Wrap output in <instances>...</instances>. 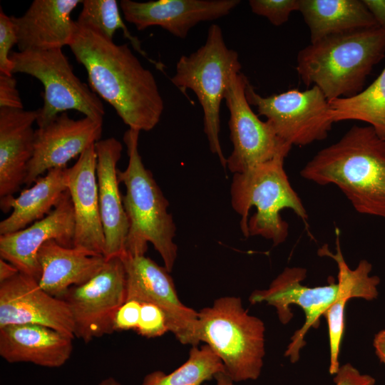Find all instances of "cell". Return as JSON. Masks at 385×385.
<instances>
[{
  "label": "cell",
  "mask_w": 385,
  "mask_h": 385,
  "mask_svg": "<svg viewBox=\"0 0 385 385\" xmlns=\"http://www.w3.org/2000/svg\"><path fill=\"white\" fill-rule=\"evenodd\" d=\"M68 46L86 68L92 91L115 109L129 128L149 131L155 128L164 102L153 73L128 44L118 45L94 28L76 21Z\"/></svg>",
  "instance_id": "obj_1"
},
{
  "label": "cell",
  "mask_w": 385,
  "mask_h": 385,
  "mask_svg": "<svg viewBox=\"0 0 385 385\" xmlns=\"http://www.w3.org/2000/svg\"><path fill=\"white\" fill-rule=\"evenodd\" d=\"M300 175L319 185H336L357 212L385 218V138L371 126L353 125L318 151Z\"/></svg>",
  "instance_id": "obj_2"
},
{
  "label": "cell",
  "mask_w": 385,
  "mask_h": 385,
  "mask_svg": "<svg viewBox=\"0 0 385 385\" xmlns=\"http://www.w3.org/2000/svg\"><path fill=\"white\" fill-rule=\"evenodd\" d=\"M385 56L379 27L326 36L301 49L296 69L303 83L318 87L330 101L360 93L373 67Z\"/></svg>",
  "instance_id": "obj_3"
},
{
  "label": "cell",
  "mask_w": 385,
  "mask_h": 385,
  "mask_svg": "<svg viewBox=\"0 0 385 385\" xmlns=\"http://www.w3.org/2000/svg\"><path fill=\"white\" fill-rule=\"evenodd\" d=\"M139 134V130L132 128L125 132L123 141L128 162L125 170H118L119 182L126 189L123 202L129 224L124 253L145 255L150 242L170 272L177 257L178 247L173 241L176 228L167 210L168 201L142 161L138 151Z\"/></svg>",
  "instance_id": "obj_4"
},
{
  "label": "cell",
  "mask_w": 385,
  "mask_h": 385,
  "mask_svg": "<svg viewBox=\"0 0 385 385\" xmlns=\"http://www.w3.org/2000/svg\"><path fill=\"white\" fill-rule=\"evenodd\" d=\"M284 159L278 157L235 173L231 203L241 216L240 228L245 237L261 236L278 245L289 234V225L281 217L282 210L290 209L303 221L308 219L306 208L284 170Z\"/></svg>",
  "instance_id": "obj_5"
},
{
  "label": "cell",
  "mask_w": 385,
  "mask_h": 385,
  "mask_svg": "<svg viewBox=\"0 0 385 385\" xmlns=\"http://www.w3.org/2000/svg\"><path fill=\"white\" fill-rule=\"evenodd\" d=\"M265 332L262 320L249 314L238 297H221L198 312L200 342H205L219 356L225 372L235 383L256 380L260 376Z\"/></svg>",
  "instance_id": "obj_6"
},
{
  "label": "cell",
  "mask_w": 385,
  "mask_h": 385,
  "mask_svg": "<svg viewBox=\"0 0 385 385\" xmlns=\"http://www.w3.org/2000/svg\"><path fill=\"white\" fill-rule=\"evenodd\" d=\"M241 68L239 55L227 46L220 26L212 24L204 45L189 56L183 55L171 78L172 83L180 91L185 93L190 89L197 97L203 111L204 132L209 148L224 168L227 166V159L219 138L220 106Z\"/></svg>",
  "instance_id": "obj_7"
},
{
  "label": "cell",
  "mask_w": 385,
  "mask_h": 385,
  "mask_svg": "<svg viewBox=\"0 0 385 385\" xmlns=\"http://www.w3.org/2000/svg\"><path fill=\"white\" fill-rule=\"evenodd\" d=\"M12 74L33 76L43 86V106L38 108V127L58 115L75 110L96 120H103L105 109L101 98L73 72L62 48L11 52Z\"/></svg>",
  "instance_id": "obj_8"
},
{
  "label": "cell",
  "mask_w": 385,
  "mask_h": 385,
  "mask_svg": "<svg viewBox=\"0 0 385 385\" xmlns=\"http://www.w3.org/2000/svg\"><path fill=\"white\" fill-rule=\"evenodd\" d=\"M246 96L258 115L265 116L277 135L292 146L325 139L334 123L329 101L315 86L263 97L248 82Z\"/></svg>",
  "instance_id": "obj_9"
},
{
  "label": "cell",
  "mask_w": 385,
  "mask_h": 385,
  "mask_svg": "<svg viewBox=\"0 0 385 385\" xmlns=\"http://www.w3.org/2000/svg\"><path fill=\"white\" fill-rule=\"evenodd\" d=\"M126 274L121 256L106 260L93 277L71 287L61 297L71 312L74 336L88 343L113 333L115 314L126 301Z\"/></svg>",
  "instance_id": "obj_10"
},
{
  "label": "cell",
  "mask_w": 385,
  "mask_h": 385,
  "mask_svg": "<svg viewBox=\"0 0 385 385\" xmlns=\"http://www.w3.org/2000/svg\"><path fill=\"white\" fill-rule=\"evenodd\" d=\"M248 82L240 72L233 78L224 97L230 112L229 127L233 144L227 166L234 174L278 157L286 158L292 147L252 111L246 96Z\"/></svg>",
  "instance_id": "obj_11"
},
{
  "label": "cell",
  "mask_w": 385,
  "mask_h": 385,
  "mask_svg": "<svg viewBox=\"0 0 385 385\" xmlns=\"http://www.w3.org/2000/svg\"><path fill=\"white\" fill-rule=\"evenodd\" d=\"M307 272L303 267H287L267 289L254 290L249 297L252 304L265 302L273 306L282 324H288L293 317L292 305L303 310L305 322L295 331L284 352L293 364L299 360L300 350L306 344L304 337L307 332L312 327H319L320 317L336 299L339 291V284L332 278L327 285L310 287L302 284Z\"/></svg>",
  "instance_id": "obj_12"
},
{
  "label": "cell",
  "mask_w": 385,
  "mask_h": 385,
  "mask_svg": "<svg viewBox=\"0 0 385 385\" xmlns=\"http://www.w3.org/2000/svg\"><path fill=\"white\" fill-rule=\"evenodd\" d=\"M126 274V300L150 303L165 314L169 332L183 344L197 346L198 312L185 306L179 299L170 272L150 258L121 255Z\"/></svg>",
  "instance_id": "obj_13"
},
{
  "label": "cell",
  "mask_w": 385,
  "mask_h": 385,
  "mask_svg": "<svg viewBox=\"0 0 385 385\" xmlns=\"http://www.w3.org/2000/svg\"><path fill=\"white\" fill-rule=\"evenodd\" d=\"M102 126L103 120L86 116L74 120L63 112L47 125L38 128L24 184L29 186L45 172L66 167L69 160L101 140Z\"/></svg>",
  "instance_id": "obj_14"
},
{
  "label": "cell",
  "mask_w": 385,
  "mask_h": 385,
  "mask_svg": "<svg viewBox=\"0 0 385 385\" xmlns=\"http://www.w3.org/2000/svg\"><path fill=\"white\" fill-rule=\"evenodd\" d=\"M39 324L74 338V323L67 303L43 290L38 280L19 272L0 283V328Z\"/></svg>",
  "instance_id": "obj_15"
},
{
  "label": "cell",
  "mask_w": 385,
  "mask_h": 385,
  "mask_svg": "<svg viewBox=\"0 0 385 385\" xmlns=\"http://www.w3.org/2000/svg\"><path fill=\"white\" fill-rule=\"evenodd\" d=\"M75 216L68 190L43 219L15 232L0 235V257L20 272L38 281L41 271L37 260L41 247L49 240L73 247Z\"/></svg>",
  "instance_id": "obj_16"
},
{
  "label": "cell",
  "mask_w": 385,
  "mask_h": 385,
  "mask_svg": "<svg viewBox=\"0 0 385 385\" xmlns=\"http://www.w3.org/2000/svg\"><path fill=\"white\" fill-rule=\"evenodd\" d=\"M240 3L239 0H122L119 5L125 20L138 30L158 26L185 38L197 24L225 16Z\"/></svg>",
  "instance_id": "obj_17"
},
{
  "label": "cell",
  "mask_w": 385,
  "mask_h": 385,
  "mask_svg": "<svg viewBox=\"0 0 385 385\" xmlns=\"http://www.w3.org/2000/svg\"><path fill=\"white\" fill-rule=\"evenodd\" d=\"M95 145L86 150L68 168V190L75 216L73 247L93 255L104 256L105 237L101 222L96 176Z\"/></svg>",
  "instance_id": "obj_18"
},
{
  "label": "cell",
  "mask_w": 385,
  "mask_h": 385,
  "mask_svg": "<svg viewBox=\"0 0 385 385\" xmlns=\"http://www.w3.org/2000/svg\"><path fill=\"white\" fill-rule=\"evenodd\" d=\"M95 149L98 202L105 237L104 257L107 260L125 252L129 227L118 178L117 164L123 146L111 137L96 142Z\"/></svg>",
  "instance_id": "obj_19"
},
{
  "label": "cell",
  "mask_w": 385,
  "mask_h": 385,
  "mask_svg": "<svg viewBox=\"0 0 385 385\" xmlns=\"http://www.w3.org/2000/svg\"><path fill=\"white\" fill-rule=\"evenodd\" d=\"M339 235L336 232V252H331L327 245L318 250L319 256L329 257L337 265L339 291L336 299L326 310L323 317L327 319L329 334L330 360L329 371L334 375L339 366V355L344 332V310L351 298L372 300L378 296L379 277L370 275L371 264L366 260L359 262L356 267L351 269L346 262L339 243Z\"/></svg>",
  "instance_id": "obj_20"
},
{
  "label": "cell",
  "mask_w": 385,
  "mask_h": 385,
  "mask_svg": "<svg viewBox=\"0 0 385 385\" xmlns=\"http://www.w3.org/2000/svg\"><path fill=\"white\" fill-rule=\"evenodd\" d=\"M83 1L34 0L21 16H11L19 51L62 48L72 41L71 14Z\"/></svg>",
  "instance_id": "obj_21"
},
{
  "label": "cell",
  "mask_w": 385,
  "mask_h": 385,
  "mask_svg": "<svg viewBox=\"0 0 385 385\" xmlns=\"http://www.w3.org/2000/svg\"><path fill=\"white\" fill-rule=\"evenodd\" d=\"M38 116V109L0 108V198L13 196L24 184Z\"/></svg>",
  "instance_id": "obj_22"
},
{
  "label": "cell",
  "mask_w": 385,
  "mask_h": 385,
  "mask_svg": "<svg viewBox=\"0 0 385 385\" xmlns=\"http://www.w3.org/2000/svg\"><path fill=\"white\" fill-rule=\"evenodd\" d=\"M73 339L39 324L9 325L0 328V356L9 363L58 368L71 356Z\"/></svg>",
  "instance_id": "obj_23"
},
{
  "label": "cell",
  "mask_w": 385,
  "mask_h": 385,
  "mask_svg": "<svg viewBox=\"0 0 385 385\" xmlns=\"http://www.w3.org/2000/svg\"><path fill=\"white\" fill-rule=\"evenodd\" d=\"M37 260L41 274V287L49 294L61 298L72 287L83 284L103 267L106 258L75 247L61 245L55 240L45 242Z\"/></svg>",
  "instance_id": "obj_24"
},
{
  "label": "cell",
  "mask_w": 385,
  "mask_h": 385,
  "mask_svg": "<svg viewBox=\"0 0 385 385\" xmlns=\"http://www.w3.org/2000/svg\"><path fill=\"white\" fill-rule=\"evenodd\" d=\"M67 170L66 167L51 169L17 197L0 198L2 211L13 210L9 217L1 221L0 235L23 230L50 213L68 190Z\"/></svg>",
  "instance_id": "obj_25"
},
{
  "label": "cell",
  "mask_w": 385,
  "mask_h": 385,
  "mask_svg": "<svg viewBox=\"0 0 385 385\" xmlns=\"http://www.w3.org/2000/svg\"><path fill=\"white\" fill-rule=\"evenodd\" d=\"M311 43L326 36L378 27L362 0H299Z\"/></svg>",
  "instance_id": "obj_26"
},
{
  "label": "cell",
  "mask_w": 385,
  "mask_h": 385,
  "mask_svg": "<svg viewBox=\"0 0 385 385\" xmlns=\"http://www.w3.org/2000/svg\"><path fill=\"white\" fill-rule=\"evenodd\" d=\"M334 123L360 120L369 124L385 138V68L379 76L358 94L329 101Z\"/></svg>",
  "instance_id": "obj_27"
},
{
  "label": "cell",
  "mask_w": 385,
  "mask_h": 385,
  "mask_svg": "<svg viewBox=\"0 0 385 385\" xmlns=\"http://www.w3.org/2000/svg\"><path fill=\"white\" fill-rule=\"evenodd\" d=\"M221 372L222 361L207 345L192 346L188 360L171 373L156 370L147 374L142 385H203Z\"/></svg>",
  "instance_id": "obj_28"
},
{
  "label": "cell",
  "mask_w": 385,
  "mask_h": 385,
  "mask_svg": "<svg viewBox=\"0 0 385 385\" xmlns=\"http://www.w3.org/2000/svg\"><path fill=\"white\" fill-rule=\"evenodd\" d=\"M81 4L82 9L76 20L78 24L93 27L111 40L115 31L120 29L133 48L147 57L141 48L140 40L130 34L123 22L117 1L83 0Z\"/></svg>",
  "instance_id": "obj_29"
},
{
  "label": "cell",
  "mask_w": 385,
  "mask_h": 385,
  "mask_svg": "<svg viewBox=\"0 0 385 385\" xmlns=\"http://www.w3.org/2000/svg\"><path fill=\"white\" fill-rule=\"evenodd\" d=\"M249 5L254 14L279 26L288 21L293 11H299V0H250Z\"/></svg>",
  "instance_id": "obj_30"
},
{
  "label": "cell",
  "mask_w": 385,
  "mask_h": 385,
  "mask_svg": "<svg viewBox=\"0 0 385 385\" xmlns=\"http://www.w3.org/2000/svg\"><path fill=\"white\" fill-rule=\"evenodd\" d=\"M140 335L147 338L160 337L169 332V326L165 312L150 303H141L140 316L135 330Z\"/></svg>",
  "instance_id": "obj_31"
},
{
  "label": "cell",
  "mask_w": 385,
  "mask_h": 385,
  "mask_svg": "<svg viewBox=\"0 0 385 385\" xmlns=\"http://www.w3.org/2000/svg\"><path fill=\"white\" fill-rule=\"evenodd\" d=\"M18 39L14 24L11 16L0 9V73L12 75L13 63L10 60V51Z\"/></svg>",
  "instance_id": "obj_32"
},
{
  "label": "cell",
  "mask_w": 385,
  "mask_h": 385,
  "mask_svg": "<svg viewBox=\"0 0 385 385\" xmlns=\"http://www.w3.org/2000/svg\"><path fill=\"white\" fill-rule=\"evenodd\" d=\"M141 303L136 300H126L116 311L113 322V332L136 330Z\"/></svg>",
  "instance_id": "obj_33"
},
{
  "label": "cell",
  "mask_w": 385,
  "mask_h": 385,
  "mask_svg": "<svg viewBox=\"0 0 385 385\" xmlns=\"http://www.w3.org/2000/svg\"><path fill=\"white\" fill-rule=\"evenodd\" d=\"M24 108L16 81L12 75L0 73V108Z\"/></svg>",
  "instance_id": "obj_34"
},
{
  "label": "cell",
  "mask_w": 385,
  "mask_h": 385,
  "mask_svg": "<svg viewBox=\"0 0 385 385\" xmlns=\"http://www.w3.org/2000/svg\"><path fill=\"white\" fill-rule=\"evenodd\" d=\"M334 376L335 385H374L376 382L374 377L361 374L349 363L340 366Z\"/></svg>",
  "instance_id": "obj_35"
},
{
  "label": "cell",
  "mask_w": 385,
  "mask_h": 385,
  "mask_svg": "<svg viewBox=\"0 0 385 385\" xmlns=\"http://www.w3.org/2000/svg\"><path fill=\"white\" fill-rule=\"evenodd\" d=\"M373 15L378 27L385 33V0H362Z\"/></svg>",
  "instance_id": "obj_36"
},
{
  "label": "cell",
  "mask_w": 385,
  "mask_h": 385,
  "mask_svg": "<svg viewBox=\"0 0 385 385\" xmlns=\"http://www.w3.org/2000/svg\"><path fill=\"white\" fill-rule=\"evenodd\" d=\"M216 385H235V382L226 374L225 372L217 374L215 378ZM98 385H121L113 377H108L102 380Z\"/></svg>",
  "instance_id": "obj_37"
},
{
  "label": "cell",
  "mask_w": 385,
  "mask_h": 385,
  "mask_svg": "<svg viewBox=\"0 0 385 385\" xmlns=\"http://www.w3.org/2000/svg\"><path fill=\"white\" fill-rule=\"evenodd\" d=\"M19 272V270L14 265L4 259H0V283L12 278Z\"/></svg>",
  "instance_id": "obj_38"
},
{
  "label": "cell",
  "mask_w": 385,
  "mask_h": 385,
  "mask_svg": "<svg viewBox=\"0 0 385 385\" xmlns=\"http://www.w3.org/2000/svg\"><path fill=\"white\" fill-rule=\"evenodd\" d=\"M373 344L376 356L381 362L385 364V329L375 335Z\"/></svg>",
  "instance_id": "obj_39"
}]
</instances>
